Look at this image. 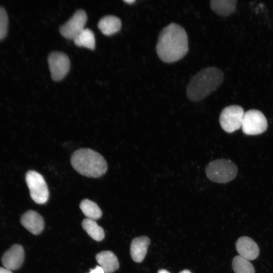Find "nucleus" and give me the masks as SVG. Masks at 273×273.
<instances>
[{"label":"nucleus","instance_id":"obj_1","mask_svg":"<svg viewBox=\"0 0 273 273\" xmlns=\"http://www.w3.org/2000/svg\"><path fill=\"white\" fill-rule=\"evenodd\" d=\"M156 48L157 55L162 61L172 63L179 60L189 50L186 30L178 24H169L160 32Z\"/></svg>","mask_w":273,"mask_h":273},{"label":"nucleus","instance_id":"obj_2","mask_svg":"<svg viewBox=\"0 0 273 273\" xmlns=\"http://www.w3.org/2000/svg\"><path fill=\"white\" fill-rule=\"evenodd\" d=\"M223 78V73L218 68L209 67L203 69L190 80L186 89L187 96L192 101H201L216 90Z\"/></svg>","mask_w":273,"mask_h":273},{"label":"nucleus","instance_id":"obj_3","mask_svg":"<svg viewBox=\"0 0 273 273\" xmlns=\"http://www.w3.org/2000/svg\"><path fill=\"white\" fill-rule=\"evenodd\" d=\"M71 163L76 171L87 177H100L107 169L104 158L90 149L82 148L75 151L71 156Z\"/></svg>","mask_w":273,"mask_h":273},{"label":"nucleus","instance_id":"obj_4","mask_svg":"<svg viewBox=\"0 0 273 273\" xmlns=\"http://www.w3.org/2000/svg\"><path fill=\"white\" fill-rule=\"evenodd\" d=\"M238 172L237 167L228 159H217L210 162L206 167L207 178L218 183H226L234 179Z\"/></svg>","mask_w":273,"mask_h":273},{"label":"nucleus","instance_id":"obj_5","mask_svg":"<svg viewBox=\"0 0 273 273\" xmlns=\"http://www.w3.org/2000/svg\"><path fill=\"white\" fill-rule=\"evenodd\" d=\"M26 181L32 199L39 204L46 203L49 192L43 177L35 171L29 170L26 174Z\"/></svg>","mask_w":273,"mask_h":273},{"label":"nucleus","instance_id":"obj_6","mask_svg":"<svg viewBox=\"0 0 273 273\" xmlns=\"http://www.w3.org/2000/svg\"><path fill=\"white\" fill-rule=\"evenodd\" d=\"M245 112L243 108L236 105L224 108L219 116V123L224 131L232 133L242 127Z\"/></svg>","mask_w":273,"mask_h":273},{"label":"nucleus","instance_id":"obj_7","mask_svg":"<svg viewBox=\"0 0 273 273\" xmlns=\"http://www.w3.org/2000/svg\"><path fill=\"white\" fill-rule=\"evenodd\" d=\"M241 127L245 134L258 135L266 130L267 120L261 111L251 109L245 112Z\"/></svg>","mask_w":273,"mask_h":273},{"label":"nucleus","instance_id":"obj_8","mask_svg":"<svg viewBox=\"0 0 273 273\" xmlns=\"http://www.w3.org/2000/svg\"><path fill=\"white\" fill-rule=\"evenodd\" d=\"M48 63L52 78L55 81L62 80L70 68L69 59L62 52H52L48 57Z\"/></svg>","mask_w":273,"mask_h":273},{"label":"nucleus","instance_id":"obj_9","mask_svg":"<svg viewBox=\"0 0 273 273\" xmlns=\"http://www.w3.org/2000/svg\"><path fill=\"white\" fill-rule=\"evenodd\" d=\"M86 21L87 15L85 12L82 9L78 10L61 26L60 32L64 37L73 39L84 29Z\"/></svg>","mask_w":273,"mask_h":273},{"label":"nucleus","instance_id":"obj_10","mask_svg":"<svg viewBox=\"0 0 273 273\" xmlns=\"http://www.w3.org/2000/svg\"><path fill=\"white\" fill-rule=\"evenodd\" d=\"M24 259V251L23 247L19 244H14L4 253L2 261L6 268L13 270L19 268Z\"/></svg>","mask_w":273,"mask_h":273},{"label":"nucleus","instance_id":"obj_11","mask_svg":"<svg viewBox=\"0 0 273 273\" xmlns=\"http://www.w3.org/2000/svg\"><path fill=\"white\" fill-rule=\"evenodd\" d=\"M236 248L240 256L248 260L255 259L259 254L257 243L248 237L239 238L236 243Z\"/></svg>","mask_w":273,"mask_h":273},{"label":"nucleus","instance_id":"obj_12","mask_svg":"<svg viewBox=\"0 0 273 273\" xmlns=\"http://www.w3.org/2000/svg\"><path fill=\"white\" fill-rule=\"evenodd\" d=\"M22 225L34 235L43 231L44 223L42 217L36 211L30 210L24 213L20 219Z\"/></svg>","mask_w":273,"mask_h":273},{"label":"nucleus","instance_id":"obj_13","mask_svg":"<svg viewBox=\"0 0 273 273\" xmlns=\"http://www.w3.org/2000/svg\"><path fill=\"white\" fill-rule=\"evenodd\" d=\"M150 240L146 236H141L132 240L130 244V255L136 262H142L147 252Z\"/></svg>","mask_w":273,"mask_h":273},{"label":"nucleus","instance_id":"obj_14","mask_svg":"<svg viewBox=\"0 0 273 273\" xmlns=\"http://www.w3.org/2000/svg\"><path fill=\"white\" fill-rule=\"evenodd\" d=\"M96 259L105 273H113L119 267L118 259L111 251H102L96 255Z\"/></svg>","mask_w":273,"mask_h":273},{"label":"nucleus","instance_id":"obj_15","mask_svg":"<svg viewBox=\"0 0 273 273\" xmlns=\"http://www.w3.org/2000/svg\"><path fill=\"white\" fill-rule=\"evenodd\" d=\"M98 26L104 35H110L116 33L120 29L121 21L116 16H105L100 20Z\"/></svg>","mask_w":273,"mask_h":273},{"label":"nucleus","instance_id":"obj_16","mask_svg":"<svg viewBox=\"0 0 273 273\" xmlns=\"http://www.w3.org/2000/svg\"><path fill=\"white\" fill-rule=\"evenodd\" d=\"M236 0H213L210 2L211 9L219 15L226 16L236 9Z\"/></svg>","mask_w":273,"mask_h":273},{"label":"nucleus","instance_id":"obj_17","mask_svg":"<svg viewBox=\"0 0 273 273\" xmlns=\"http://www.w3.org/2000/svg\"><path fill=\"white\" fill-rule=\"evenodd\" d=\"M82 226L88 235L94 240L100 241L104 238V230L97 223L95 220L85 218L82 222Z\"/></svg>","mask_w":273,"mask_h":273},{"label":"nucleus","instance_id":"obj_18","mask_svg":"<svg viewBox=\"0 0 273 273\" xmlns=\"http://www.w3.org/2000/svg\"><path fill=\"white\" fill-rule=\"evenodd\" d=\"M74 43L79 47H84L90 50L95 47V38L93 31L84 28L73 39Z\"/></svg>","mask_w":273,"mask_h":273},{"label":"nucleus","instance_id":"obj_19","mask_svg":"<svg viewBox=\"0 0 273 273\" xmlns=\"http://www.w3.org/2000/svg\"><path fill=\"white\" fill-rule=\"evenodd\" d=\"M80 208L87 218L96 220L100 218L102 212L98 205L88 199H84L80 203Z\"/></svg>","mask_w":273,"mask_h":273},{"label":"nucleus","instance_id":"obj_20","mask_svg":"<svg viewBox=\"0 0 273 273\" xmlns=\"http://www.w3.org/2000/svg\"><path fill=\"white\" fill-rule=\"evenodd\" d=\"M232 266L235 273H255L254 268L249 261L240 255L233 258Z\"/></svg>","mask_w":273,"mask_h":273},{"label":"nucleus","instance_id":"obj_21","mask_svg":"<svg viewBox=\"0 0 273 273\" xmlns=\"http://www.w3.org/2000/svg\"><path fill=\"white\" fill-rule=\"evenodd\" d=\"M9 19L5 9L0 7V41L5 38L7 34Z\"/></svg>","mask_w":273,"mask_h":273},{"label":"nucleus","instance_id":"obj_22","mask_svg":"<svg viewBox=\"0 0 273 273\" xmlns=\"http://www.w3.org/2000/svg\"><path fill=\"white\" fill-rule=\"evenodd\" d=\"M89 273H105L102 268L99 265L96 266V267L91 269Z\"/></svg>","mask_w":273,"mask_h":273},{"label":"nucleus","instance_id":"obj_23","mask_svg":"<svg viewBox=\"0 0 273 273\" xmlns=\"http://www.w3.org/2000/svg\"><path fill=\"white\" fill-rule=\"evenodd\" d=\"M0 273H13L11 270L5 267H0Z\"/></svg>","mask_w":273,"mask_h":273},{"label":"nucleus","instance_id":"obj_24","mask_svg":"<svg viewBox=\"0 0 273 273\" xmlns=\"http://www.w3.org/2000/svg\"><path fill=\"white\" fill-rule=\"evenodd\" d=\"M157 273H170L168 270L164 269H159Z\"/></svg>","mask_w":273,"mask_h":273},{"label":"nucleus","instance_id":"obj_25","mask_svg":"<svg viewBox=\"0 0 273 273\" xmlns=\"http://www.w3.org/2000/svg\"><path fill=\"white\" fill-rule=\"evenodd\" d=\"M124 2L128 4H132L133 3H134L135 2V1L134 0H126V1H124Z\"/></svg>","mask_w":273,"mask_h":273},{"label":"nucleus","instance_id":"obj_26","mask_svg":"<svg viewBox=\"0 0 273 273\" xmlns=\"http://www.w3.org/2000/svg\"><path fill=\"white\" fill-rule=\"evenodd\" d=\"M179 273H192V272L188 269H184L181 271L180 272H179Z\"/></svg>","mask_w":273,"mask_h":273}]
</instances>
